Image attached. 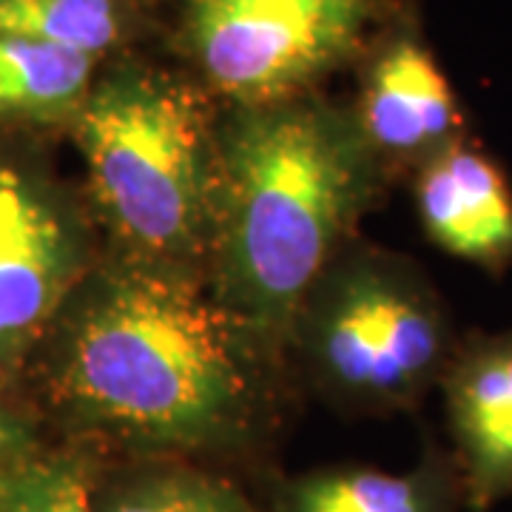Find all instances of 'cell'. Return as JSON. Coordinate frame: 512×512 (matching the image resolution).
I'll return each instance as SVG.
<instances>
[{"label": "cell", "mask_w": 512, "mask_h": 512, "mask_svg": "<svg viewBox=\"0 0 512 512\" xmlns=\"http://www.w3.org/2000/svg\"><path fill=\"white\" fill-rule=\"evenodd\" d=\"M367 151L359 128L302 97L242 106L228 123L211 248L242 319L291 322L365 200Z\"/></svg>", "instance_id": "1"}, {"label": "cell", "mask_w": 512, "mask_h": 512, "mask_svg": "<svg viewBox=\"0 0 512 512\" xmlns=\"http://www.w3.org/2000/svg\"><path fill=\"white\" fill-rule=\"evenodd\" d=\"M55 393L123 439L191 447L237 427L248 379L225 313L151 265L86 291L63 330Z\"/></svg>", "instance_id": "2"}, {"label": "cell", "mask_w": 512, "mask_h": 512, "mask_svg": "<svg viewBox=\"0 0 512 512\" xmlns=\"http://www.w3.org/2000/svg\"><path fill=\"white\" fill-rule=\"evenodd\" d=\"M97 208L151 265L211 245L217 208V140L197 94L140 63L92 83L77 111Z\"/></svg>", "instance_id": "3"}, {"label": "cell", "mask_w": 512, "mask_h": 512, "mask_svg": "<svg viewBox=\"0 0 512 512\" xmlns=\"http://www.w3.org/2000/svg\"><path fill=\"white\" fill-rule=\"evenodd\" d=\"M382 0H185L188 52L239 106L291 100L342 66Z\"/></svg>", "instance_id": "4"}, {"label": "cell", "mask_w": 512, "mask_h": 512, "mask_svg": "<svg viewBox=\"0 0 512 512\" xmlns=\"http://www.w3.org/2000/svg\"><path fill=\"white\" fill-rule=\"evenodd\" d=\"M311 345L339 387L370 402L404 404L444 370L450 328L439 299L413 271L367 262L322 293Z\"/></svg>", "instance_id": "5"}, {"label": "cell", "mask_w": 512, "mask_h": 512, "mask_svg": "<svg viewBox=\"0 0 512 512\" xmlns=\"http://www.w3.org/2000/svg\"><path fill=\"white\" fill-rule=\"evenodd\" d=\"M80 274V248L49 194L0 168V367L18 365Z\"/></svg>", "instance_id": "6"}, {"label": "cell", "mask_w": 512, "mask_h": 512, "mask_svg": "<svg viewBox=\"0 0 512 512\" xmlns=\"http://www.w3.org/2000/svg\"><path fill=\"white\" fill-rule=\"evenodd\" d=\"M359 131L370 151L427 163L461 140V109L436 57L413 37L384 49L367 74Z\"/></svg>", "instance_id": "7"}, {"label": "cell", "mask_w": 512, "mask_h": 512, "mask_svg": "<svg viewBox=\"0 0 512 512\" xmlns=\"http://www.w3.org/2000/svg\"><path fill=\"white\" fill-rule=\"evenodd\" d=\"M419 214L447 254L501 271L512 262V188L501 168L464 140L421 165Z\"/></svg>", "instance_id": "8"}, {"label": "cell", "mask_w": 512, "mask_h": 512, "mask_svg": "<svg viewBox=\"0 0 512 512\" xmlns=\"http://www.w3.org/2000/svg\"><path fill=\"white\" fill-rule=\"evenodd\" d=\"M447 410L470 501L512 493V333L478 339L447 373Z\"/></svg>", "instance_id": "9"}, {"label": "cell", "mask_w": 512, "mask_h": 512, "mask_svg": "<svg viewBox=\"0 0 512 512\" xmlns=\"http://www.w3.org/2000/svg\"><path fill=\"white\" fill-rule=\"evenodd\" d=\"M94 63L55 43L0 35V114L43 123L77 117L92 92Z\"/></svg>", "instance_id": "10"}, {"label": "cell", "mask_w": 512, "mask_h": 512, "mask_svg": "<svg viewBox=\"0 0 512 512\" xmlns=\"http://www.w3.org/2000/svg\"><path fill=\"white\" fill-rule=\"evenodd\" d=\"M447 481L433 470L416 476L345 473L308 481L293 512H447Z\"/></svg>", "instance_id": "11"}, {"label": "cell", "mask_w": 512, "mask_h": 512, "mask_svg": "<svg viewBox=\"0 0 512 512\" xmlns=\"http://www.w3.org/2000/svg\"><path fill=\"white\" fill-rule=\"evenodd\" d=\"M117 0H0V35L55 43L100 57L120 40Z\"/></svg>", "instance_id": "12"}, {"label": "cell", "mask_w": 512, "mask_h": 512, "mask_svg": "<svg viewBox=\"0 0 512 512\" xmlns=\"http://www.w3.org/2000/svg\"><path fill=\"white\" fill-rule=\"evenodd\" d=\"M103 512H254L245 498L194 473H163L114 493Z\"/></svg>", "instance_id": "13"}, {"label": "cell", "mask_w": 512, "mask_h": 512, "mask_svg": "<svg viewBox=\"0 0 512 512\" xmlns=\"http://www.w3.org/2000/svg\"><path fill=\"white\" fill-rule=\"evenodd\" d=\"M0 512H94L86 473L66 458H32Z\"/></svg>", "instance_id": "14"}, {"label": "cell", "mask_w": 512, "mask_h": 512, "mask_svg": "<svg viewBox=\"0 0 512 512\" xmlns=\"http://www.w3.org/2000/svg\"><path fill=\"white\" fill-rule=\"evenodd\" d=\"M32 458L35 456L29 453V439H26L20 421L0 399V504Z\"/></svg>", "instance_id": "15"}]
</instances>
